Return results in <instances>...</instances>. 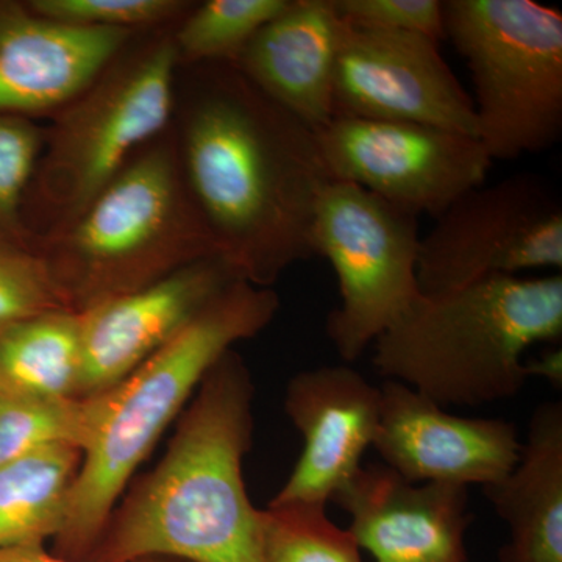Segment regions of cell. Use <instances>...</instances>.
<instances>
[{
    "label": "cell",
    "instance_id": "9c48e42d",
    "mask_svg": "<svg viewBox=\"0 0 562 562\" xmlns=\"http://www.w3.org/2000/svg\"><path fill=\"white\" fill-rule=\"evenodd\" d=\"M420 238L422 294L491 276L562 269V203L553 184L522 172L482 184L452 203Z\"/></svg>",
    "mask_w": 562,
    "mask_h": 562
},
{
    "label": "cell",
    "instance_id": "e0dca14e",
    "mask_svg": "<svg viewBox=\"0 0 562 562\" xmlns=\"http://www.w3.org/2000/svg\"><path fill=\"white\" fill-rule=\"evenodd\" d=\"M342 18L333 0H291L235 63L271 101L312 131L333 120V76Z\"/></svg>",
    "mask_w": 562,
    "mask_h": 562
},
{
    "label": "cell",
    "instance_id": "d4e9b609",
    "mask_svg": "<svg viewBox=\"0 0 562 562\" xmlns=\"http://www.w3.org/2000/svg\"><path fill=\"white\" fill-rule=\"evenodd\" d=\"M46 20L76 27L149 32L171 27L194 7L184 0H27Z\"/></svg>",
    "mask_w": 562,
    "mask_h": 562
},
{
    "label": "cell",
    "instance_id": "4fadbf2b",
    "mask_svg": "<svg viewBox=\"0 0 562 562\" xmlns=\"http://www.w3.org/2000/svg\"><path fill=\"white\" fill-rule=\"evenodd\" d=\"M236 280L227 262L206 258L80 312L77 397L101 394L127 379Z\"/></svg>",
    "mask_w": 562,
    "mask_h": 562
},
{
    "label": "cell",
    "instance_id": "4316f807",
    "mask_svg": "<svg viewBox=\"0 0 562 562\" xmlns=\"http://www.w3.org/2000/svg\"><path fill=\"white\" fill-rule=\"evenodd\" d=\"M344 21L382 31L446 38L441 0H333Z\"/></svg>",
    "mask_w": 562,
    "mask_h": 562
},
{
    "label": "cell",
    "instance_id": "484cf974",
    "mask_svg": "<svg viewBox=\"0 0 562 562\" xmlns=\"http://www.w3.org/2000/svg\"><path fill=\"white\" fill-rule=\"evenodd\" d=\"M61 310L70 308L43 255L0 244V331Z\"/></svg>",
    "mask_w": 562,
    "mask_h": 562
},
{
    "label": "cell",
    "instance_id": "30bf717a",
    "mask_svg": "<svg viewBox=\"0 0 562 562\" xmlns=\"http://www.w3.org/2000/svg\"><path fill=\"white\" fill-rule=\"evenodd\" d=\"M331 180L419 217L439 216L482 187L492 165L479 138L414 122L335 116L316 132Z\"/></svg>",
    "mask_w": 562,
    "mask_h": 562
},
{
    "label": "cell",
    "instance_id": "9a60e30c",
    "mask_svg": "<svg viewBox=\"0 0 562 562\" xmlns=\"http://www.w3.org/2000/svg\"><path fill=\"white\" fill-rule=\"evenodd\" d=\"M136 33L60 24L27 2L0 0V116L52 120Z\"/></svg>",
    "mask_w": 562,
    "mask_h": 562
},
{
    "label": "cell",
    "instance_id": "277c9868",
    "mask_svg": "<svg viewBox=\"0 0 562 562\" xmlns=\"http://www.w3.org/2000/svg\"><path fill=\"white\" fill-rule=\"evenodd\" d=\"M562 335V277L491 276L420 294L373 342L375 372L443 406L516 397L525 353Z\"/></svg>",
    "mask_w": 562,
    "mask_h": 562
},
{
    "label": "cell",
    "instance_id": "83f0119b",
    "mask_svg": "<svg viewBox=\"0 0 562 562\" xmlns=\"http://www.w3.org/2000/svg\"><path fill=\"white\" fill-rule=\"evenodd\" d=\"M525 371L528 376H539L547 380L553 387L562 386V350L561 347H552L532 360H525Z\"/></svg>",
    "mask_w": 562,
    "mask_h": 562
},
{
    "label": "cell",
    "instance_id": "ac0fdd59",
    "mask_svg": "<svg viewBox=\"0 0 562 562\" xmlns=\"http://www.w3.org/2000/svg\"><path fill=\"white\" fill-rule=\"evenodd\" d=\"M483 492L508 525L498 562H562L561 402L536 406L516 465Z\"/></svg>",
    "mask_w": 562,
    "mask_h": 562
},
{
    "label": "cell",
    "instance_id": "7a4b0ae2",
    "mask_svg": "<svg viewBox=\"0 0 562 562\" xmlns=\"http://www.w3.org/2000/svg\"><path fill=\"white\" fill-rule=\"evenodd\" d=\"M251 402L249 369L228 350L203 376L160 464L111 514L85 562H261L260 509L243 473Z\"/></svg>",
    "mask_w": 562,
    "mask_h": 562
},
{
    "label": "cell",
    "instance_id": "5bb4252c",
    "mask_svg": "<svg viewBox=\"0 0 562 562\" xmlns=\"http://www.w3.org/2000/svg\"><path fill=\"white\" fill-rule=\"evenodd\" d=\"M350 516L349 531L375 562H468L469 487L413 483L372 462L331 498Z\"/></svg>",
    "mask_w": 562,
    "mask_h": 562
},
{
    "label": "cell",
    "instance_id": "f1b7e54d",
    "mask_svg": "<svg viewBox=\"0 0 562 562\" xmlns=\"http://www.w3.org/2000/svg\"><path fill=\"white\" fill-rule=\"evenodd\" d=\"M0 562H76L49 553L44 546L0 547ZM135 562H180L166 558H149Z\"/></svg>",
    "mask_w": 562,
    "mask_h": 562
},
{
    "label": "cell",
    "instance_id": "7c38bea8",
    "mask_svg": "<svg viewBox=\"0 0 562 562\" xmlns=\"http://www.w3.org/2000/svg\"><path fill=\"white\" fill-rule=\"evenodd\" d=\"M372 447L383 464L413 483L491 486L517 460L516 425L494 417H464L406 384L386 380Z\"/></svg>",
    "mask_w": 562,
    "mask_h": 562
},
{
    "label": "cell",
    "instance_id": "5b68a950",
    "mask_svg": "<svg viewBox=\"0 0 562 562\" xmlns=\"http://www.w3.org/2000/svg\"><path fill=\"white\" fill-rule=\"evenodd\" d=\"M38 251L77 313L217 257L184 179L172 122L72 224L41 239Z\"/></svg>",
    "mask_w": 562,
    "mask_h": 562
},
{
    "label": "cell",
    "instance_id": "8fae6325",
    "mask_svg": "<svg viewBox=\"0 0 562 562\" xmlns=\"http://www.w3.org/2000/svg\"><path fill=\"white\" fill-rule=\"evenodd\" d=\"M342 22L333 76L335 116L414 122L479 138L472 98L443 60L438 41Z\"/></svg>",
    "mask_w": 562,
    "mask_h": 562
},
{
    "label": "cell",
    "instance_id": "ffe728a7",
    "mask_svg": "<svg viewBox=\"0 0 562 562\" xmlns=\"http://www.w3.org/2000/svg\"><path fill=\"white\" fill-rule=\"evenodd\" d=\"M80 314L61 310L0 331V387L40 397H77Z\"/></svg>",
    "mask_w": 562,
    "mask_h": 562
},
{
    "label": "cell",
    "instance_id": "44dd1931",
    "mask_svg": "<svg viewBox=\"0 0 562 562\" xmlns=\"http://www.w3.org/2000/svg\"><path fill=\"white\" fill-rule=\"evenodd\" d=\"M92 414V397H40L0 387V465L61 443L83 452Z\"/></svg>",
    "mask_w": 562,
    "mask_h": 562
},
{
    "label": "cell",
    "instance_id": "8992f818",
    "mask_svg": "<svg viewBox=\"0 0 562 562\" xmlns=\"http://www.w3.org/2000/svg\"><path fill=\"white\" fill-rule=\"evenodd\" d=\"M177 24L136 33L44 127L43 149L22 205L25 227L38 244L72 224L171 125L180 69Z\"/></svg>",
    "mask_w": 562,
    "mask_h": 562
},
{
    "label": "cell",
    "instance_id": "6da1fadb",
    "mask_svg": "<svg viewBox=\"0 0 562 562\" xmlns=\"http://www.w3.org/2000/svg\"><path fill=\"white\" fill-rule=\"evenodd\" d=\"M172 127L217 257L239 280L271 288L314 257V211L333 181L316 132L235 63L180 66Z\"/></svg>",
    "mask_w": 562,
    "mask_h": 562
},
{
    "label": "cell",
    "instance_id": "cb8c5ba5",
    "mask_svg": "<svg viewBox=\"0 0 562 562\" xmlns=\"http://www.w3.org/2000/svg\"><path fill=\"white\" fill-rule=\"evenodd\" d=\"M43 144L40 122L0 116V244L38 250L25 227L22 205Z\"/></svg>",
    "mask_w": 562,
    "mask_h": 562
},
{
    "label": "cell",
    "instance_id": "2e32d148",
    "mask_svg": "<svg viewBox=\"0 0 562 562\" xmlns=\"http://www.w3.org/2000/svg\"><path fill=\"white\" fill-rule=\"evenodd\" d=\"M382 391L349 366H319L288 384L284 409L303 449L271 503L331 502L361 468L379 428Z\"/></svg>",
    "mask_w": 562,
    "mask_h": 562
},
{
    "label": "cell",
    "instance_id": "603a6c76",
    "mask_svg": "<svg viewBox=\"0 0 562 562\" xmlns=\"http://www.w3.org/2000/svg\"><path fill=\"white\" fill-rule=\"evenodd\" d=\"M325 503H269L260 509L261 562H364L353 536Z\"/></svg>",
    "mask_w": 562,
    "mask_h": 562
},
{
    "label": "cell",
    "instance_id": "d6986e66",
    "mask_svg": "<svg viewBox=\"0 0 562 562\" xmlns=\"http://www.w3.org/2000/svg\"><path fill=\"white\" fill-rule=\"evenodd\" d=\"M80 464L79 447L61 443L0 465V547L57 539Z\"/></svg>",
    "mask_w": 562,
    "mask_h": 562
},
{
    "label": "cell",
    "instance_id": "7402d4cb",
    "mask_svg": "<svg viewBox=\"0 0 562 562\" xmlns=\"http://www.w3.org/2000/svg\"><path fill=\"white\" fill-rule=\"evenodd\" d=\"M291 0H206L173 27L180 66L236 63L254 36Z\"/></svg>",
    "mask_w": 562,
    "mask_h": 562
},
{
    "label": "cell",
    "instance_id": "52a82bcc",
    "mask_svg": "<svg viewBox=\"0 0 562 562\" xmlns=\"http://www.w3.org/2000/svg\"><path fill=\"white\" fill-rule=\"evenodd\" d=\"M446 38L471 69L479 139L516 160L562 136V14L532 0L442 2Z\"/></svg>",
    "mask_w": 562,
    "mask_h": 562
},
{
    "label": "cell",
    "instance_id": "3957f363",
    "mask_svg": "<svg viewBox=\"0 0 562 562\" xmlns=\"http://www.w3.org/2000/svg\"><path fill=\"white\" fill-rule=\"evenodd\" d=\"M279 310V295L271 288L233 281L127 379L91 395L90 436L54 554L88 560L128 480L206 372L236 342L265 330Z\"/></svg>",
    "mask_w": 562,
    "mask_h": 562
},
{
    "label": "cell",
    "instance_id": "ba28073f",
    "mask_svg": "<svg viewBox=\"0 0 562 562\" xmlns=\"http://www.w3.org/2000/svg\"><path fill=\"white\" fill-rule=\"evenodd\" d=\"M420 238L419 217L357 184L333 180L322 191L312 244L338 277L327 336L344 361H357L419 299Z\"/></svg>",
    "mask_w": 562,
    "mask_h": 562
}]
</instances>
